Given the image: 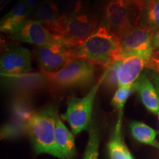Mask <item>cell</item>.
Wrapping results in <instances>:
<instances>
[{"mask_svg":"<svg viewBox=\"0 0 159 159\" xmlns=\"http://www.w3.org/2000/svg\"><path fill=\"white\" fill-rule=\"evenodd\" d=\"M75 58L86 60L93 64L109 66L121 60L120 40L106 26H100L78 47L73 48Z\"/></svg>","mask_w":159,"mask_h":159,"instance_id":"obj_1","label":"cell"},{"mask_svg":"<svg viewBox=\"0 0 159 159\" xmlns=\"http://www.w3.org/2000/svg\"><path fill=\"white\" fill-rule=\"evenodd\" d=\"M57 118V108L50 105L33 113L25 128L37 153H47L63 159L55 140V126Z\"/></svg>","mask_w":159,"mask_h":159,"instance_id":"obj_2","label":"cell"},{"mask_svg":"<svg viewBox=\"0 0 159 159\" xmlns=\"http://www.w3.org/2000/svg\"><path fill=\"white\" fill-rule=\"evenodd\" d=\"M46 27L57 40L74 48L96 30L97 21L93 16L83 13L71 16L61 15L55 22Z\"/></svg>","mask_w":159,"mask_h":159,"instance_id":"obj_3","label":"cell"},{"mask_svg":"<svg viewBox=\"0 0 159 159\" xmlns=\"http://www.w3.org/2000/svg\"><path fill=\"white\" fill-rule=\"evenodd\" d=\"M107 71L105 70L98 82L91 88L89 92L82 98L72 96L67 102V109L61 118L69 124L71 132L75 135L89 128L91 122L93 105L99 87L104 82Z\"/></svg>","mask_w":159,"mask_h":159,"instance_id":"obj_4","label":"cell"},{"mask_svg":"<svg viewBox=\"0 0 159 159\" xmlns=\"http://www.w3.org/2000/svg\"><path fill=\"white\" fill-rule=\"evenodd\" d=\"M94 65L86 60L77 58L52 74H46L49 83L59 88L87 85L94 78Z\"/></svg>","mask_w":159,"mask_h":159,"instance_id":"obj_5","label":"cell"},{"mask_svg":"<svg viewBox=\"0 0 159 159\" xmlns=\"http://www.w3.org/2000/svg\"><path fill=\"white\" fill-rule=\"evenodd\" d=\"M139 15L123 0H109L105 9V26L120 40L138 25Z\"/></svg>","mask_w":159,"mask_h":159,"instance_id":"obj_6","label":"cell"},{"mask_svg":"<svg viewBox=\"0 0 159 159\" xmlns=\"http://www.w3.org/2000/svg\"><path fill=\"white\" fill-rule=\"evenodd\" d=\"M155 31L139 24L120 39V59L130 55L142 58L147 63L154 54L152 39Z\"/></svg>","mask_w":159,"mask_h":159,"instance_id":"obj_7","label":"cell"},{"mask_svg":"<svg viewBox=\"0 0 159 159\" xmlns=\"http://www.w3.org/2000/svg\"><path fill=\"white\" fill-rule=\"evenodd\" d=\"M35 57L40 70L47 75L57 72L76 59L72 47L59 40L52 45L37 47Z\"/></svg>","mask_w":159,"mask_h":159,"instance_id":"obj_8","label":"cell"},{"mask_svg":"<svg viewBox=\"0 0 159 159\" xmlns=\"http://www.w3.org/2000/svg\"><path fill=\"white\" fill-rule=\"evenodd\" d=\"M31 67V52L22 46H8L2 53L0 71L2 79L27 74Z\"/></svg>","mask_w":159,"mask_h":159,"instance_id":"obj_9","label":"cell"},{"mask_svg":"<svg viewBox=\"0 0 159 159\" xmlns=\"http://www.w3.org/2000/svg\"><path fill=\"white\" fill-rule=\"evenodd\" d=\"M16 41L35 45L37 47L52 45L58 40L42 23L34 19H27L11 34Z\"/></svg>","mask_w":159,"mask_h":159,"instance_id":"obj_10","label":"cell"},{"mask_svg":"<svg viewBox=\"0 0 159 159\" xmlns=\"http://www.w3.org/2000/svg\"><path fill=\"white\" fill-rule=\"evenodd\" d=\"M134 91L139 95L144 107L153 114L159 113V96L154 83L146 73H142L134 83Z\"/></svg>","mask_w":159,"mask_h":159,"instance_id":"obj_11","label":"cell"},{"mask_svg":"<svg viewBox=\"0 0 159 159\" xmlns=\"http://www.w3.org/2000/svg\"><path fill=\"white\" fill-rule=\"evenodd\" d=\"M146 66L144 60L136 55L122 58L118 73V88L134 85Z\"/></svg>","mask_w":159,"mask_h":159,"instance_id":"obj_12","label":"cell"},{"mask_svg":"<svg viewBox=\"0 0 159 159\" xmlns=\"http://www.w3.org/2000/svg\"><path fill=\"white\" fill-rule=\"evenodd\" d=\"M2 80L9 88L21 92H28L39 89L49 83L47 75L42 72H29Z\"/></svg>","mask_w":159,"mask_h":159,"instance_id":"obj_13","label":"cell"},{"mask_svg":"<svg viewBox=\"0 0 159 159\" xmlns=\"http://www.w3.org/2000/svg\"><path fill=\"white\" fill-rule=\"evenodd\" d=\"M31 15L30 9L25 0H19L11 11L2 18L0 30L2 33L11 34L19 26L29 19L28 18Z\"/></svg>","mask_w":159,"mask_h":159,"instance_id":"obj_14","label":"cell"},{"mask_svg":"<svg viewBox=\"0 0 159 159\" xmlns=\"http://www.w3.org/2000/svg\"><path fill=\"white\" fill-rule=\"evenodd\" d=\"M55 140L63 159H72L76 153L73 134L66 127L60 117L55 126Z\"/></svg>","mask_w":159,"mask_h":159,"instance_id":"obj_15","label":"cell"},{"mask_svg":"<svg viewBox=\"0 0 159 159\" xmlns=\"http://www.w3.org/2000/svg\"><path fill=\"white\" fill-rule=\"evenodd\" d=\"M33 19L42 23L45 27L55 22L61 17L59 5L55 0H42L32 14Z\"/></svg>","mask_w":159,"mask_h":159,"instance_id":"obj_16","label":"cell"},{"mask_svg":"<svg viewBox=\"0 0 159 159\" xmlns=\"http://www.w3.org/2000/svg\"><path fill=\"white\" fill-rule=\"evenodd\" d=\"M139 25L153 31L159 29V0L145 1L140 13Z\"/></svg>","mask_w":159,"mask_h":159,"instance_id":"obj_17","label":"cell"},{"mask_svg":"<svg viewBox=\"0 0 159 159\" xmlns=\"http://www.w3.org/2000/svg\"><path fill=\"white\" fill-rule=\"evenodd\" d=\"M122 115H119L118 121L108 143L111 159H126V148L122 138Z\"/></svg>","mask_w":159,"mask_h":159,"instance_id":"obj_18","label":"cell"},{"mask_svg":"<svg viewBox=\"0 0 159 159\" xmlns=\"http://www.w3.org/2000/svg\"><path fill=\"white\" fill-rule=\"evenodd\" d=\"M130 128L131 134L136 141L159 150V143L156 140L157 132L153 128L142 122H132Z\"/></svg>","mask_w":159,"mask_h":159,"instance_id":"obj_19","label":"cell"},{"mask_svg":"<svg viewBox=\"0 0 159 159\" xmlns=\"http://www.w3.org/2000/svg\"><path fill=\"white\" fill-rule=\"evenodd\" d=\"M99 133L95 124L89 127V136L83 159H98Z\"/></svg>","mask_w":159,"mask_h":159,"instance_id":"obj_20","label":"cell"},{"mask_svg":"<svg viewBox=\"0 0 159 159\" xmlns=\"http://www.w3.org/2000/svg\"><path fill=\"white\" fill-rule=\"evenodd\" d=\"M134 91V85L119 87L115 91L111 103L115 109L118 110L119 115H123V109H124L125 102L128 100V97Z\"/></svg>","mask_w":159,"mask_h":159,"instance_id":"obj_21","label":"cell"},{"mask_svg":"<svg viewBox=\"0 0 159 159\" xmlns=\"http://www.w3.org/2000/svg\"><path fill=\"white\" fill-rule=\"evenodd\" d=\"M83 0H61L60 11L62 16H71L83 13Z\"/></svg>","mask_w":159,"mask_h":159,"instance_id":"obj_22","label":"cell"},{"mask_svg":"<svg viewBox=\"0 0 159 159\" xmlns=\"http://www.w3.org/2000/svg\"><path fill=\"white\" fill-rule=\"evenodd\" d=\"M121 60H116L109 66L105 68L107 74L103 83H105V85L108 88L114 89L118 86V73L121 64Z\"/></svg>","mask_w":159,"mask_h":159,"instance_id":"obj_23","label":"cell"},{"mask_svg":"<svg viewBox=\"0 0 159 159\" xmlns=\"http://www.w3.org/2000/svg\"><path fill=\"white\" fill-rule=\"evenodd\" d=\"M123 1L125 2V4L136 10L139 13L142 12L144 5V0H123Z\"/></svg>","mask_w":159,"mask_h":159,"instance_id":"obj_24","label":"cell"},{"mask_svg":"<svg viewBox=\"0 0 159 159\" xmlns=\"http://www.w3.org/2000/svg\"><path fill=\"white\" fill-rule=\"evenodd\" d=\"M147 67L152 70L158 71L159 72V59L154 55H152V57L151 58L150 62L147 65Z\"/></svg>","mask_w":159,"mask_h":159,"instance_id":"obj_25","label":"cell"},{"mask_svg":"<svg viewBox=\"0 0 159 159\" xmlns=\"http://www.w3.org/2000/svg\"><path fill=\"white\" fill-rule=\"evenodd\" d=\"M152 46L154 52H159V29L155 31L152 39Z\"/></svg>","mask_w":159,"mask_h":159,"instance_id":"obj_26","label":"cell"},{"mask_svg":"<svg viewBox=\"0 0 159 159\" xmlns=\"http://www.w3.org/2000/svg\"><path fill=\"white\" fill-rule=\"evenodd\" d=\"M151 75H151V80H152V83H154L155 86H156L157 91H158V96H159V72L154 71ZM158 124H159V113L158 114Z\"/></svg>","mask_w":159,"mask_h":159,"instance_id":"obj_27","label":"cell"},{"mask_svg":"<svg viewBox=\"0 0 159 159\" xmlns=\"http://www.w3.org/2000/svg\"><path fill=\"white\" fill-rule=\"evenodd\" d=\"M25 2L27 4V5H28V7H30V9L31 13L33 14V12L35 11V9L36 8L37 5H39V4H38V0H25Z\"/></svg>","mask_w":159,"mask_h":159,"instance_id":"obj_28","label":"cell"},{"mask_svg":"<svg viewBox=\"0 0 159 159\" xmlns=\"http://www.w3.org/2000/svg\"><path fill=\"white\" fill-rule=\"evenodd\" d=\"M11 0H0V11H2Z\"/></svg>","mask_w":159,"mask_h":159,"instance_id":"obj_29","label":"cell"},{"mask_svg":"<svg viewBox=\"0 0 159 159\" xmlns=\"http://www.w3.org/2000/svg\"><path fill=\"white\" fill-rule=\"evenodd\" d=\"M126 159H134L128 148H126Z\"/></svg>","mask_w":159,"mask_h":159,"instance_id":"obj_30","label":"cell"},{"mask_svg":"<svg viewBox=\"0 0 159 159\" xmlns=\"http://www.w3.org/2000/svg\"><path fill=\"white\" fill-rule=\"evenodd\" d=\"M153 55L154 56H156V57H158V58L159 59V52H154Z\"/></svg>","mask_w":159,"mask_h":159,"instance_id":"obj_31","label":"cell"},{"mask_svg":"<svg viewBox=\"0 0 159 159\" xmlns=\"http://www.w3.org/2000/svg\"><path fill=\"white\" fill-rule=\"evenodd\" d=\"M145 1H147V0H144V2H145Z\"/></svg>","mask_w":159,"mask_h":159,"instance_id":"obj_32","label":"cell"}]
</instances>
